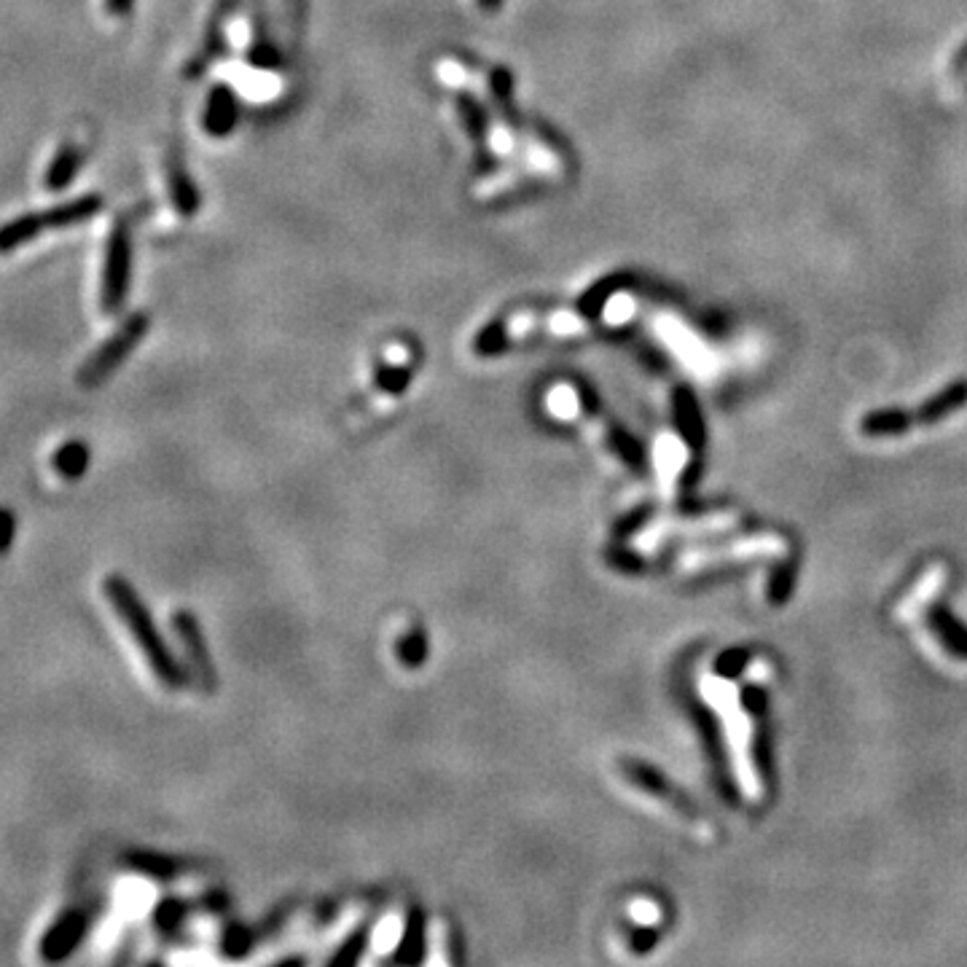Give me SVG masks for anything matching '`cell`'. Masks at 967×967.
<instances>
[{"label": "cell", "mask_w": 967, "mask_h": 967, "mask_svg": "<svg viewBox=\"0 0 967 967\" xmlns=\"http://www.w3.org/2000/svg\"><path fill=\"white\" fill-rule=\"evenodd\" d=\"M105 594H108V600H111L116 616L121 618V624L127 626L129 634L135 637L137 648H140L143 656H146L151 672H154V675L159 677L167 688H178L180 680H183V669L178 667L175 656L167 651L162 634H159V629L154 626V618H151V613L146 610L143 600L137 597V591L132 589L124 578L111 575V578H105Z\"/></svg>", "instance_id": "cell-1"}, {"label": "cell", "mask_w": 967, "mask_h": 967, "mask_svg": "<svg viewBox=\"0 0 967 967\" xmlns=\"http://www.w3.org/2000/svg\"><path fill=\"white\" fill-rule=\"evenodd\" d=\"M100 207H103V199L97 194H86V197H78L73 202H62V205L11 218V221L0 226V253H11V250L22 248V245L38 240L46 232H57V229H68V226L89 221V218H95L100 213Z\"/></svg>", "instance_id": "cell-2"}, {"label": "cell", "mask_w": 967, "mask_h": 967, "mask_svg": "<svg viewBox=\"0 0 967 967\" xmlns=\"http://www.w3.org/2000/svg\"><path fill=\"white\" fill-rule=\"evenodd\" d=\"M148 317L143 315V312H135V315H129L124 323H121L116 331H113L108 339H105L100 347H97L89 358L84 360V366L78 368V385L81 387H86V390H92V387H97L100 382H105V379L111 377L113 371L124 363V360L135 352V347L140 342H143V336L148 334Z\"/></svg>", "instance_id": "cell-3"}, {"label": "cell", "mask_w": 967, "mask_h": 967, "mask_svg": "<svg viewBox=\"0 0 967 967\" xmlns=\"http://www.w3.org/2000/svg\"><path fill=\"white\" fill-rule=\"evenodd\" d=\"M129 274H132V234L127 223L116 221L105 242L103 280H100V307L105 315L119 312L127 299Z\"/></svg>", "instance_id": "cell-4"}, {"label": "cell", "mask_w": 967, "mask_h": 967, "mask_svg": "<svg viewBox=\"0 0 967 967\" xmlns=\"http://www.w3.org/2000/svg\"><path fill=\"white\" fill-rule=\"evenodd\" d=\"M618 769L624 771V777L632 782L634 788H640V790H645V793H651V796L661 798V801H667L669 806H675L677 812L688 814V817H696L694 801L685 796L683 790L675 788V785H672V782H669L664 774H659L656 769H651L648 763L634 761V758H624V761L618 763Z\"/></svg>", "instance_id": "cell-5"}, {"label": "cell", "mask_w": 967, "mask_h": 967, "mask_svg": "<svg viewBox=\"0 0 967 967\" xmlns=\"http://www.w3.org/2000/svg\"><path fill=\"white\" fill-rule=\"evenodd\" d=\"M175 632H178V640L183 642V651H186V659H189V669L194 675V683L202 688V691H213L215 685V669L213 661H210V651H207L205 634L199 629L197 618L191 613H178L175 616Z\"/></svg>", "instance_id": "cell-6"}, {"label": "cell", "mask_w": 967, "mask_h": 967, "mask_svg": "<svg viewBox=\"0 0 967 967\" xmlns=\"http://www.w3.org/2000/svg\"><path fill=\"white\" fill-rule=\"evenodd\" d=\"M86 933V916L78 914V911H70V914L60 916L54 927L46 933V938L41 941V954L49 962H57V959H65L70 951L76 949L81 938Z\"/></svg>", "instance_id": "cell-7"}, {"label": "cell", "mask_w": 967, "mask_h": 967, "mask_svg": "<svg viewBox=\"0 0 967 967\" xmlns=\"http://www.w3.org/2000/svg\"><path fill=\"white\" fill-rule=\"evenodd\" d=\"M672 403H675V422H677V430H680V436H683V441L691 446L694 452H702L704 441H707V433H704L702 411H699V403H696L694 393H691L688 387H677Z\"/></svg>", "instance_id": "cell-8"}, {"label": "cell", "mask_w": 967, "mask_h": 967, "mask_svg": "<svg viewBox=\"0 0 967 967\" xmlns=\"http://www.w3.org/2000/svg\"><path fill=\"white\" fill-rule=\"evenodd\" d=\"M965 403H967V379H959V382H951V385L943 387L941 393H935L933 398H927V401L914 411V420L919 422V425H938V422H943L946 417H951V414H957Z\"/></svg>", "instance_id": "cell-9"}, {"label": "cell", "mask_w": 967, "mask_h": 967, "mask_svg": "<svg viewBox=\"0 0 967 967\" xmlns=\"http://www.w3.org/2000/svg\"><path fill=\"white\" fill-rule=\"evenodd\" d=\"M240 119V105L229 86H215L207 97L205 108V129L207 135L226 137Z\"/></svg>", "instance_id": "cell-10"}, {"label": "cell", "mask_w": 967, "mask_h": 967, "mask_svg": "<svg viewBox=\"0 0 967 967\" xmlns=\"http://www.w3.org/2000/svg\"><path fill=\"white\" fill-rule=\"evenodd\" d=\"M927 621H930V629L938 634V640L943 642V648L951 656L967 661V626L951 610L943 608V605H933Z\"/></svg>", "instance_id": "cell-11"}, {"label": "cell", "mask_w": 967, "mask_h": 967, "mask_svg": "<svg viewBox=\"0 0 967 967\" xmlns=\"http://www.w3.org/2000/svg\"><path fill=\"white\" fill-rule=\"evenodd\" d=\"M911 425H916V420H914V414H908V411L876 409V411H868L863 420H860V433L868 438L903 436V433H908Z\"/></svg>", "instance_id": "cell-12"}, {"label": "cell", "mask_w": 967, "mask_h": 967, "mask_svg": "<svg viewBox=\"0 0 967 967\" xmlns=\"http://www.w3.org/2000/svg\"><path fill=\"white\" fill-rule=\"evenodd\" d=\"M167 183H170V199L175 202V207L186 218H191L199 210V189L178 159H170L167 164Z\"/></svg>", "instance_id": "cell-13"}, {"label": "cell", "mask_w": 967, "mask_h": 967, "mask_svg": "<svg viewBox=\"0 0 967 967\" xmlns=\"http://www.w3.org/2000/svg\"><path fill=\"white\" fill-rule=\"evenodd\" d=\"M78 167H81V151L73 143H62L60 151L54 154V159L46 167V189L62 191L68 189L73 178H76Z\"/></svg>", "instance_id": "cell-14"}, {"label": "cell", "mask_w": 967, "mask_h": 967, "mask_svg": "<svg viewBox=\"0 0 967 967\" xmlns=\"http://www.w3.org/2000/svg\"><path fill=\"white\" fill-rule=\"evenodd\" d=\"M457 113H460V121H463L465 132L476 140V143H484L489 132V121H487V111L481 108L473 97L460 95L457 97Z\"/></svg>", "instance_id": "cell-15"}, {"label": "cell", "mask_w": 967, "mask_h": 967, "mask_svg": "<svg viewBox=\"0 0 967 967\" xmlns=\"http://www.w3.org/2000/svg\"><path fill=\"white\" fill-rule=\"evenodd\" d=\"M621 277H610V280H602V283L591 285L589 291L583 293L581 301H578V309H581L586 317H597L605 309V304L610 301V296L621 288Z\"/></svg>", "instance_id": "cell-16"}, {"label": "cell", "mask_w": 967, "mask_h": 967, "mask_svg": "<svg viewBox=\"0 0 967 967\" xmlns=\"http://www.w3.org/2000/svg\"><path fill=\"white\" fill-rule=\"evenodd\" d=\"M54 465H57V471L65 479H78L86 471V465H89V449L84 444H78V441L65 444L57 452V457H54Z\"/></svg>", "instance_id": "cell-17"}, {"label": "cell", "mask_w": 967, "mask_h": 967, "mask_svg": "<svg viewBox=\"0 0 967 967\" xmlns=\"http://www.w3.org/2000/svg\"><path fill=\"white\" fill-rule=\"evenodd\" d=\"M796 586V562H785V565L774 567L769 581V600L771 605H785L793 594Z\"/></svg>", "instance_id": "cell-18"}, {"label": "cell", "mask_w": 967, "mask_h": 967, "mask_svg": "<svg viewBox=\"0 0 967 967\" xmlns=\"http://www.w3.org/2000/svg\"><path fill=\"white\" fill-rule=\"evenodd\" d=\"M505 344H508V336H505V323H500V320H492L487 328H481V334L476 336V352L479 355H497V352H503L505 350Z\"/></svg>", "instance_id": "cell-19"}, {"label": "cell", "mask_w": 967, "mask_h": 967, "mask_svg": "<svg viewBox=\"0 0 967 967\" xmlns=\"http://www.w3.org/2000/svg\"><path fill=\"white\" fill-rule=\"evenodd\" d=\"M747 661H750V651H747V648H731V651L720 653L718 661H715V672H718L720 677L731 680V677L742 675V669L747 667Z\"/></svg>", "instance_id": "cell-20"}, {"label": "cell", "mask_w": 967, "mask_h": 967, "mask_svg": "<svg viewBox=\"0 0 967 967\" xmlns=\"http://www.w3.org/2000/svg\"><path fill=\"white\" fill-rule=\"evenodd\" d=\"M398 938H401V922H398L395 916H390V919H385V922L377 927V933H374V949L385 954V951L395 949Z\"/></svg>", "instance_id": "cell-21"}, {"label": "cell", "mask_w": 967, "mask_h": 967, "mask_svg": "<svg viewBox=\"0 0 967 967\" xmlns=\"http://www.w3.org/2000/svg\"><path fill=\"white\" fill-rule=\"evenodd\" d=\"M739 699H742V707H745L750 715H761V712L766 710V694H763L758 685H745Z\"/></svg>", "instance_id": "cell-22"}, {"label": "cell", "mask_w": 967, "mask_h": 967, "mask_svg": "<svg viewBox=\"0 0 967 967\" xmlns=\"http://www.w3.org/2000/svg\"><path fill=\"white\" fill-rule=\"evenodd\" d=\"M489 84H492V92H495L500 100H508L511 97V86H514V81H511V73L508 70H495L492 73V78H489Z\"/></svg>", "instance_id": "cell-23"}, {"label": "cell", "mask_w": 967, "mask_h": 967, "mask_svg": "<svg viewBox=\"0 0 967 967\" xmlns=\"http://www.w3.org/2000/svg\"><path fill=\"white\" fill-rule=\"evenodd\" d=\"M14 540V516L6 508H0V554H6Z\"/></svg>", "instance_id": "cell-24"}, {"label": "cell", "mask_w": 967, "mask_h": 967, "mask_svg": "<svg viewBox=\"0 0 967 967\" xmlns=\"http://www.w3.org/2000/svg\"><path fill=\"white\" fill-rule=\"evenodd\" d=\"M135 6V0H105V9L111 11L113 17H127Z\"/></svg>", "instance_id": "cell-25"}, {"label": "cell", "mask_w": 967, "mask_h": 967, "mask_svg": "<svg viewBox=\"0 0 967 967\" xmlns=\"http://www.w3.org/2000/svg\"><path fill=\"white\" fill-rule=\"evenodd\" d=\"M253 62H256V68H274L277 54H274L272 49H261V52L253 54Z\"/></svg>", "instance_id": "cell-26"}, {"label": "cell", "mask_w": 967, "mask_h": 967, "mask_svg": "<svg viewBox=\"0 0 967 967\" xmlns=\"http://www.w3.org/2000/svg\"><path fill=\"white\" fill-rule=\"evenodd\" d=\"M476 3H479V9L487 11V14H495V11H500V6H503V0H476Z\"/></svg>", "instance_id": "cell-27"}, {"label": "cell", "mask_w": 967, "mask_h": 967, "mask_svg": "<svg viewBox=\"0 0 967 967\" xmlns=\"http://www.w3.org/2000/svg\"><path fill=\"white\" fill-rule=\"evenodd\" d=\"M965 60H967V46H965V49H962V54H959V57H957V68H959V65H962V62H965Z\"/></svg>", "instance_id": "cell-28"}]
</instances>
